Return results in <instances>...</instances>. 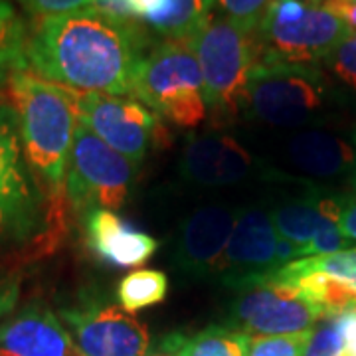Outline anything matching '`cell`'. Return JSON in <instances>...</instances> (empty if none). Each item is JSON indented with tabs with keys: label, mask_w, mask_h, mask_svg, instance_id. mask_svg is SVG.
<instances>
[{
	"label": "cell",
	"mask_w": 356,
	"mask_h": 356,
	"mask_svg": "<svg viewBox=\"0 0 356 356\" xmlns=\"http://www.w3.org/2000/svg\"><path fill=\"white\" fill-rule=\"evenodd\" d=\"M28 70L79 93L131 95L143 56L137 30L95 6L42 18L26 40Z\"/></svg>",
	"instance_id": "1"
},
{
	"label": "cell",
	"mask_w": 356,
	"mask_h": 356,
	"mask_svg": "<svg viewBox=\"0 0 356 356\" xmlns=\"http://www.w3.org/2000/svg\"><path fill=\"white\" fill-rule=\"evenodd\" d=\"M6 83L26 161L51 191L60 192L79 125V93L30 70L14 72Z\"/></svg>",
	"instance_id": "2"
},
{
	"label": "cell",
	"mask_w": 356,
	"mask_h": 356,
	"mask_svg": "<svg viewBox=\"0 0 356 356\" xmlns=\"http://www.w3.org/2000/svg\"><path fill=\"white\" fill-rule=\"evenodd\" d=\"M131 95L182 129H196L208 117L200 64L188 42L165 40L145 51L131 77Z\"/></svg>",
	"instance_id": "3"
},
{
	"label": "cell",
	"mask_w": 356,
	"mask_h": 356,
	"mask_svg": "<svg viewBox=\"0 0 356 356\" xmlns=\"http://www.w3.org/2000/svg\"><path fill=\"white\" fill-rule=\"evenodd\" d=\"M255 30L212 13L188 42L200 64L204 102L216 119H232L243 107L250 74L257 65Z\"/></svg>",
	"instance_id": "4"
},
{
	"label": "cell",
	"mask_w": 356,
	"mask_h": 356,
	"mask_svg": "<svg viewBox=\"0 0 356 356\" xmlns=\"http://www.w3.org/2000/svg\"><path fill=\"white\" fill-rule=\"evenodd\" d=\"M350 30L323 6L305 0H273L255 28L257 64H315Z\"/></svg>",
	"instance_id": "5"
},
{
	"label": "cell",
	"mask_w": 356,
	"mask_h": 356,
	"mask_svg": "<svg viewBox=\"0 0 356 356\" xmlns=\"http://www.w3.org/2000/svg\"><path fill=\"white\" fill-rule=\"evenodd\" d=\"M327 103L323 74L309 64H257L250 74L243 107L271 127H303L317 121Z\"/></svg>",
	"instance_id": "6"
},
{
	"label": "cell",
	"mask_w": 356,
	"mask_h": 356,
	"mask_svg": "<svg viewBox=\"0 0 356 356\" xmlns=\"http://www.w3.org/2000/svg\"><path fill=\"white\" fill-rule=\"evenodd\" d=\"M135 165L79 123L65 175L67 198L76 210H117L127 202L135 182Z\"/></svg>",
	"instance_id": "7"
},
{
	"label": "cell",
	"mask_w": 356,
	"mask_h": 356,
	"mask_svg": "<svg viewBox=\"0 0 356 356\" xmlns=\"http://www.w3.org/2000/svg\"><path fill=\"white\" fill-rule=\"evenodd\" d=\"M79 123L135 166L145 161L163 129L159 117L135 97L95 91L79 93Z\"/></svg>",
	"instance_id": "8"
},
{
	"label": "cell",
	"mask_w": 356,
	"mask_h": 356,
	"mask_svg": "<svg viewBox=\"0 0 356 356\" xmlns=\"http://www.w3.org/2000/svg\"><path fill=\"white\" fill-rule=\"evenodd\" d=\"M321 318L325 313L317 305L293 287L271 280L240 289L232 305L234 329L255 337L313 331Z\"/></svg>",
	"instance_id": "9"
},
{
	"label": "cell",
	"mask_w": 356,
	"mask_h": 356,
	"mask_svg": "<svg viewBox=\"0 0 356 356\" xmlns=\"http://www.w3.org/2000/svg\"><path fill=\"white\" fill-rule=\"evenodd\" d=\"M277 240L271 212L250 206L240 208V216L229 238L220 280L229 289H245L267 281L277 269Z\"/></svg>",
	"instance_id": "10"
},
{
	"label": "cell",
	"mask_w": 356,
	"mask_h": 356,
	"mask_svg": "<svg viewBox=\"0 0 356 356\" xmlns=\"http://www.w3.org/2000/svg\"><path fill=\"white\" fill-rule=\"evenodd\" d=\"M18 121L0 103V238H24L38 224L40 198L22 159Z\"/></svg>",
	"instance_id": "11"
},
{
	"label": "cell",
	"mask_w": 356,
	"mask_h": 356,
	"mask_svg": "<svg viewBox=\"0 0 356 356\" xmlns=\"http://www.w3.org/2000/svg\"><path fill=\"white\" fill-rule=\"evenodd\" d=\"M240 208L208 204L180 222L175 240V266L192 280L220 277Z\"/></svg>",
	"instance_id": "12"
},
{
	"label": "cell",
	"mask_w": 356,
	"mask_h": 356,
	"mask_svg": "<svg viewBox=\"0 0 356 356\" xmlns=\"http://www.w3.org/2000/svg\"><path fill=\"white\" fill-rule=\"evenodd\" d=\"M62 318L83 356H145L149 350V329L121 307L65 309Z\"/></svg>",
	"instance_id": "13"
},
{
	"label": "cell",
	"mask_w": 356,
	"mask_h": 356,
	"mask_svg": "<svg viewBox=\"0 0 356 356\" xmlns=\"http://www.w3.org/2000/svg\"><path fill=\"white\" fill-rule=\"evenodd\" d=\"M255 161L228 133H191L180 156V172L198 186L238 184L254 172Z\"/></svg>",
	"instance_id": "14"
},
{
	"label": "cell",
	"mask_w": 356,
	"mask_h": 356,
	"mask_svg": "<svg viewBox=\"0 0 356 356\" xmlns=\"http://www.w3.org/2000/svg\"><path fill=\"white\" fill-rule=\"evenodd\" d=\"M295 287L327 317L356 309V248L293 261Z\"/></svg>",
	"instance_id": "15"
},
{
	"label": "cell",
	"mask_w": 356,
	"mask_h": 356,
	"mask_svg": "<svg viewBox=\"0 0 356 356\" xmlns=\"http://www.w3.org/2000/svg\"><path fill=\"white\" fill-rule=\"evenodd\" d=\"M0 356H83L51 311L28 307L0 325Z\"/></svg>",
	"instance_id": "16"
},
{
	"label": "cell",
	"mask_w": 356,
	"mask_h": 356,
	"mask_svg": "<svg viewBox=\"0 0 356 356\" xmlns=\"http://www.w3.org/2000/svg\"><path fill=\"white\" fill-rule=\"evenodd\" d=\"M89 248L113 267H140L159 250L153 236L133 228L111 210H93L86 218Z\"/></svg>",
	"instance_id": "17"
},
{
	"label": "cell",
	"mask_w": 356,
	"mask_h": 356,
	"mask_svg": "<svg viewBox=\"0 0 356 356\" xmlns=\"http://www.w3.org/2000/svg\"><path fill=\"white\" fill-rule=\"evenodd\" d=\"M287 154L293 166L315 178L341 177L356 166L355 147L321 129L295 133L287 143Z\"/></svg>",
	"instance_id": "18"
},
{
	"label": "cell",
	"mask_w": 356,
	"mask_h": 356,
	"mask_svg": "<svg viewBox=\"0 0 356 356\" xmlns=\"http://www.w3.org/2000/svg\"><path fill=\"white\" fill-rule=\"evenodd\" d=\"M343 198L311 194L280 204L273 212V224L281 238L289 240L301 250L311 243L323 226L339 222Z\"/></svg>",
	"instance_id": "19"
},
{
	"label": "cell",
	"mask_w": 356,
	"mask_h": 356,
	"mask_svg": "<svg viewBox=\"0 0 356 356\" xmlns=\"http://www.w3.org/2000/svg\"><path fill=\"white\" fill-rule=\"evenodd\" d=\"M212 13V0H166L165 13L151 28L165 40L191 42Z\"/></svg>",
	"instance_id": "20"
},
{
	"label": "cell",
	"mask_w": 356,
	"mask_h": 356,
	"mask_svg": "<svg viewBox=\"0 0 356 356\" xmlns=\"http://www.w3.org/2000/svg\"><path fill=\"white\" fill-rule=\"evenodd\" d=\"M168 295V277L156 269H137L119 281L117 299L127 313L163 303Z\"/></svg>",
	"instance_id": "21"
},
{
	"label": "cell",
	"mask_w": 356,
	"mask_h": 356,
	"mask_svg": "<svg viewBox=\"0 0 356 356\" xmlns=\"http://www.w3.org/2000/svg\"><path fill=\"white\" fill-rule=\"evenodd\" d=\"M252 337L229 327H208L186 337L182 356H248Z\"/></svg>",
	"instance_id": "22"
},
{
	"label": "cell",
	"mask_w": 356,
	"mask_h": 356,
	"mask_svg": "<svg viewBox=\"0 0 356 356\" xmlns=\"http://www.w3.org/2000/svg\"><path fill=\"white\" fill-rule=\"evenodd\" d=\"M93 6L121 22L131 24L139 20L151 26L165 13L166 0H95Z\"/></svg>",
	"instance_id": "23"
},
{
	"label": "cell",
	"mask_w": 356,
	"mask_h": 356,
	"mask_svg": "<svg viewBox=\"0 0 356 356\" xmlns=\"http://www.w3.org/2000/svg\"><path fill=\"white\" fill-rule=\"evenodd\" d=\"M344 329L341 315L325 317L311 331L303 356H343Z\"/></svg>",
	"instance_id": "24"
},
{
	"label": "cell",
	"mask_w": 356,
	"mask_h": 356,
	"mask_svg": "<svg viewBox=\"0 0 356 356\" xmlns=\"http://www.w3.org/2000/svg\"><path fill=\"white\" fill-rule=\"evenodd\" d=\"M311 331L275 337H252L248 356H303Z\"/></svg>",
	"instance_id": "25"
},
{
	"label": "cell",
	"mask_w": 356,
	"mask_h": 356,
	"mask_svg": "<svg viewBox=\"0 0 356 356\" xmlns=\"http://www.w3.org/2000/svg\"><path fill=\"white\" fill-rule=\"evenodd\" d=\"M271 2L273 0H212V8L216 6L222 16L255 30Z\"/></svg>",
	"instance_id": "26"
},
{
	"label": "cell",
	"mask_w": 356,
	"mask_h": 356,
	"mask_svg": "<svg viewBox=\"0 0 356 356\" xmlns=\"http://www.w3.org/2000/svg\"><path fill=\"white\" fill-rule=\"evenodd\" d=\"M323 62L331 70L332 76L356 91V32H350Z\"/></svg>",
	"instance_id": "27"
},
{
	"label": "cell",
	"mask_w": 356,
	"mask_h": 356,
	"mask_svg": "<svg viewBox=\"0 0 356 356\" xmlns=\"http://www.w3.org/2000/svg\"><path fill=\"white\" fill-rule=\"evenodd\" d=\"M24 26L16 16L13 4L8 0H0V50L24 48Z\"/></svg>",
	"instance_id": "28"
},
{
	"label": "cell",
	"mask_w": 356,
	"mask_h": 356,
	"mask_svg": "<svg viewBox=\"0 0 356 356\" xmlns=\"http://www.w3.org/2000/svg\"><path fill=\"white\" fill-rule=\"evenodd\" d=\"M18 2L38 18H50V16L76 13L81 8L93 6L95 0H18Z\"/></svg>",
	"instance_id": "29"
},
{
	"label": "cell",
	"mask_w": 356,
	"mask_h": 356,
	"mask_svg": "<svg viewBox=\"0 0 356 356\" xmlns=\"http://www.w3.org/2000/svg\"><path fill=\"white\" fill-rule=\"evenodd\" d=\"M339 226H341V232H343V236L348 242H356V180L353 194L343 198Z\"/></svg>",
	"instance_id": "30"
},
{
	"label": "cell",
	"mask_w": 356,
	"mask_h": 356,
	"mask_svg": "<svg viewBox=\"0 0 356 356\" xmlns=\"http://www.w3.org/2000/svg\"><path fill=\"white\" fill-rule=\"evenodd\" d=\"M20 70H28L24 48L0 50V81H8V77L13 76L14 72H20Z\"/></svg>",
	"instance_id": "31"
},
{
	"label": "cell",
	"mask_w": 356,
	"mask_h": 356,
	"mask_svg": "<svg viewBox=\"0 0 356 356\" xmlns=\"http://www.w3.org/2000/svg\"><path fill=\"white\" fill-rule=\"evenodd\" d=\"M20 280L14 275H0V318L8 315L18 301Z\"/></svg>",
	"instance_id": "32"
},
{
	"label": "cell",
	"mask_w": 356,
	"mask_h": 356,
	"mask_svg": "<svg viewBox=\"0 0 356 356\" xmlns=\"http://www.w3.org/2000/svg\"><path fill=\"white\" fill-rule=\"evenodd\" d=\"M321 6L344 22L350 32H356V0H325Z\"/></svg>",
	"instance_id": "33"
},
{
	"label": "cell",
	"mask_w": 356,
	"mask_h": 356,
	"mask_svg": "<svg viewBox=\"0 0 356 356\" xmlns=\"http://www.w3.org/2000/svg\"><path fill=\"white\" fill-rule=\"evenodd\" d=\"M184 339H186V334H180V332L166 334L165 339L156 344L153 350H147L145 356H182Z\"/></svg>",
	"instance_id": "34"
},
{
	"label": "cell",
	"mask_w": 356,
	"mask_h": 356,
	"mask_svg": "<svg viewBox=\"0 0 356 356\" xmlns=\"http://www.w3.org/2000/svg\"><path fill=\"white\" fill-rule=\"evenodd\" d=\"M344 329V356H356V309L341 313Z\"/></svg>",
	"instance_id": "35"
},
{
	"label": "cell",
	"mask_w": 356,
	"mask_h": 356,
	"mask_svg": "<svg viewBox=\"0 0 356 356\" xmlns=\"http://www.w3.org/2000/svg\"><path fill=\"white\" fill-rule=\"evenodd\" d=\"M307 4H313V6H321V4H323V2H325V0H305Z\"/></svg>",
	"instance_id": "36"
},
{
	"label": "cell",
	"mask_w": 356,
	"mask_h": 356,
	"mask_svg": "<svg viewBox=\"0 0 356 356\" xmlns=\"http://www.w3.org/2000/svg\"><path fill=\"white\" fill-rule=\"evenodd\" d=\"M355 140H356V133H355Z\"/></svg>",
	"instance_id": "37"
}]
</instances>
